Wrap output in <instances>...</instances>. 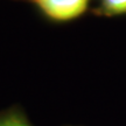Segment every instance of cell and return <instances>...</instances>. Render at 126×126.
Returning a JSON list of instances; mask_svg holds the SVG:
<instances>
[{"mask_svg":"<svg viewBox=\"0 0 126 126\" xmlns=\"http://www.w3.org/2000/svg\"><path fill=\"white\" fill-rule=\"evenodd\" d=\"M42 14L55 22H69L86 12L89 0H32Z\"/></svg>","mask_w":126,"mask_h":126,"instance_id":"obj_1","label":"cell"},{"mask_svg":"<svg viewBox=\"0 0 126 126\" xmlns=\"http://www.w3.org/2000/svg\"><path fill=\"white\" fill-rule=\"evenodd\" d=\"M0 126H35L21 105L14 104L0 110Z\"/></svg>","mask_w":126,"mask_h":126,"instance_id":"obj_2","label":"cell"},{"mask_svg":"<svg viewBox=\"0 0 126 126\" xmlns=\"http://www.w3.org/2000/svg\"><path fill=\"white\" fill-rule=\"evenodd\" d=\"M100 12L110 16L126 14V0H103Z\"/></svg>","mask_w":126,"mask_h":126,"instance_id":"obj_3","label":"cell"},{"mask_svg":"<svg viewBox=\"0 0 126 126\" xmlns=\"http://www.w3.org/2000/svg\"><path fill=\"white\" fill-rule=\"evenodd\" d=\"M64 126H83V125H64Z\"/></svg>","mask_w":126,"mask_h":126,"instance_id":"obj_4","label":"cell"}]
</instances>
